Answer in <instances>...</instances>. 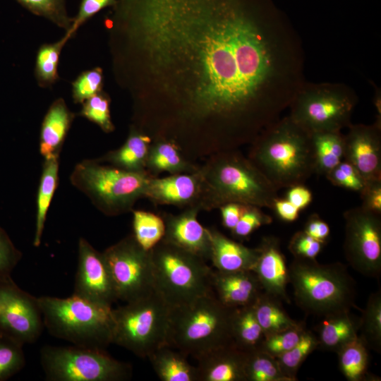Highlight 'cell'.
<instances>
[{
  "mask_svg": "<svg viewBox=\"0 0 381 381\" xmlns=\"http://www.w3.org/2000/svg\"><path fill=\"white\" fill-rule=\"evenodd\" d=\"M315 334L306 329L299 341L290 350L276 357L282 373L291 381L296 380V374L306 358L317 348Z\"/></svg>",
  "mask_w": 381,
  "mask_h": 381,
  "instance_id": "37",
  "label": "cell"
},
{
  "mask_svg": "<svg viewBox=\"0 0 381 381\" xmlns=\"http://www.w3.org/2000/svg\"><path fill=\"white\" fill-rule=\"evenodd\" d=\"M152 141V138L148 134L133 125L120 147L109 151L97 160L128 171L147 172L146 159Z\"/></svg>",
  "mask_w": 381,
  "mask_h": 381,
  "instance_id": "25",
  "label": "cell"
},
{
  "mask_svg": "<svg viewBox=\"0 0 381 381\" xmlns=\"http://www.w3.org/2000/svg\"><path fill=\"white\" fill-rule=\"evenodd\" d=\"M117 0H81L78 13L75 18H73V23L71 29L66 32L72 37L87 20L97 14L101 10L114 6Z\"/></svg>",
  "mask_w": 381,
  "mask_h": 381,
  "instance_id": "47",
  "label": "cell"
},
{
  "mask_svg": "<svg viewBox=\"0 0 381 381\" xmlns=\"http://www.w3.org/2000/svg\"><path fill=\"white\" fill-rule=\"evenodd\" d=\"M272 210L281 219L289 222L296 221L301 211L286 198L279 197L274 200Z\"/></svg>",
  "mask_w": 381,
  "mask_h": 381,
  "instance_id": "52",
  "label": "cell"
},
{
  "mask_svg": "<svg viewBox=\"0 0 381 381\" xmlns=\"http://www.w3.org/2000/svg\"><path fill=\"white\" fill-rule=\"evenodd\" d=\"M111 20L155 88L135 111L187 153L240 147L289 85L295 45L274 0H117Z\"/></svg>",
  "mask_w": 381,
  "mask_h": 381,
  "instance_id": "1",
  "label": "cell"
},
{
  "mask_svg": "<svg viewBox=\"0 0 381 381\" xmlns=\"http://www.w3.org/2000/svg\"><path fill=\"white\" fill-rule=\"evenodd\" d=\"M155 291L171 306L212 291L213 270L206 260L162 240L150 250Z\"/></svg>",
  "mask_w": 381,
  "mask_h": 381,
  "instance_id": "7",
  "label": "cell"
},
{
  "mask_svg": "<svg viewBox=\"0 0 381 381\" xmlns=\"http://www.w3.org/2000/svg\"><path fill=\"white\" fill-rule=\"evenodd\" d=\"M150 176L147 172L128 171L95 159L78 163L71 181L103 214L117 216L132 211L135 202L144 198Z\"/></svg>",
  "mask_w": 381,
  "mask_h": 381,
  "instance_id": "8",
  "label": "cell"
},
{
  "mask_svg": "<svg viewBox=\"0 0 381 381\" xmlns=\"http://www.w3.org/2000/svg\"><path fill=\"white\" fill-rule=\"evenodd\" d=\"M21 258V252L0 226V279L11 276Z\"/></svg>",
  "mask_w": 381,
  "mask_h": 381,
  "instance_id": "46",
  "label": "cell"
},
{
  "mask_svg": "<svg viewBox=\"0 0 381 381\" xmlns=\"http://www.w3.org/2000/svg\"><path fill=\"white\" fill-rule=\"evenodd\" d=\"M272 222V217L265 214L261 207L248 205L235 227L231 230L237 239H247L258 228Z\"/></svg>",
  "mask_w": 381,
  "mask_h": 381,
  "instance_id": "43",
  "label": "cell"
},
{
  "mask_svg": "<svg viewBox=\"0 0 381 381\" xmlns=\"http://www.w3.org/2000/svg\"><path fill=\"white\" fill-rule=\"evenodd\" d=\"M344 250L350 265L361 274L378 278L381 274V214L351 208L344 213Z\"/></svg>",
  "mask_w": 381,
  "mask_h": 381,
  "instance_id": "13",
  "label": "cell"
},
{
  "mask_svg": "<svg viewBox=\"0 0 381 381\" xmlns=\"http://www.w3.org/2000/svg\"><path fill=\"white\" fill-rule=\"evenodd\" d=\"M59 157L44 159L40 181L35 232L33 245L38 247L42 241L47 214L58 183Z\"/></svg>",
  "mask_w": 381,
  "mask_h": 381,
  "instance_id": "31",
  "label": "cell"
},
{
  "mask_svg": "<svg viewBox=\"0 0 381 381\" xmlns=\"http://www.w3.org/2000/svg\"><path fill=\"white\" fill-rule=\"evenodd\" d=\"M103 74L100 68L81 73L72 83V97L75 103L85 100L102 91Z\"/></svg>",
  "mask_w": 381,
  "mask_h": 381,
  "instance_id": "42",
  "label": "cell"
},
{
  "mask_svg": "<svg viewBox=\"0 0 381 381\" xmlns=\"http://www.w3.org/2000/svg\"><path fill=\"white\" fill-rule=\"evenodd\" d=\"M211 253L210 258L215 270L232 272L253 270L256 262L257 248H249L232 240L215 228H208Z\"/></svg>",
  "mask_w": 381,
  "mask_h": 381,
  "instance_id": "22",
  "label": "cell"
},
{
  "mask_svg": "<svg viewBox=\"0 0 381 381\" xmlns=\"http://www.w3.org/2000/svg\"><path fill=\"white\" fill-rule=\"evenodd\" d=\"M358 335L368 348L380 351L381 348V292L373 293L368 298L361 318L359 320Z\"/></svg>",
  "mask_w": 381,
  "mask_h": 381,
  "instance_id": "36",
  "label": "cell"
},
{
  "mask_svg": "<svg viewBox=\"0 0 381 381\" xmlns=\"http://www.w3.org/2000/svg\"><path fill=\"white\" fill-rule=\"evenodd\" d=\"M246 353L233 343L196 359L198 381H246Z\"/></svg>",
  "mask_w": 381,
  "mask_h": 381,
  "instance_id": "21",
  "label": "cell"
},
{
  "mask_svg": "<svg viewBox=\"0 0 381 381\" xmlns=\"http://www.w3.org/2000/svg\"><path fill=\"white\" fill-rule=\"evenodd\" d=\"M248 205L238 202H229L221 206L219 209L221 213L222 225L225 228L232 230Z\"/></svg>",
  "mask_w": 381,
  "mask_h": 381,
  "instance_id": "50",
  "label": "cell"
},
{
  "mask_svg": "<svg viewBox=\"0 0 381 381\" xmlns=\"http://www.w3.org/2000/svg\"><path fill=\"white\" fill-rule=\"evenodd\" d=\"M132 234L138 243L150 250L164 238L165 223L162 215L145 210H132Z\"/></svg>",
  "mask_w": 381,
  "mask_h": 381,
  "instance_id": "33",
  "label": "cell"
},
{
  "mask_svg": "<svg viewBox=\"0 0 381 381\" xmlns=\"http://www.w3.org/2000/svg\"><path fill=\"white\" fill-rule=\"evenodd\" d=\"M258 255L252 271L262 291L282 302L290 303L286 288L289 283V267L277 237L262 238L257 247Z\"/></svg>",
  "mask_w": 381,
  "mask_h": 381,
  "instance_id": "18",
  "label": "cell"
},
{
  "mask_svg": "<svg viewBox=\"0 0 381 381\" xmlns=\"http://www.w3.org/2000/svg\"><path fill=\"white\" fill-rule=\"evenodd\" d=\"M325 244L301 230L293 235L288 248L294 258L315 260Z\"/></svg>",
  "mask_w": 381,
  "mask_h": 381,
  "instance_id": "45",
  "label": "cell"
},
{
  "mask_svg": "<svg viewBox=\"0 0 381 381\" xmlns=\"http://www.w3.org/2000/svg\"><path fill=\"white\" fill-rule=\"evenodd\" d=\"M200 212L199 208L192 207L183 209L176 214H164L165 234L163 240L210 260L211 243L209 230L198 222Z\"/></svg>",
  "mask_w": 381,
  "mask_h": 381,
  "instance_id": "19",
  "label": "cell"
},
{
  "mask_svg": "<svg viewBox=\"0 0 381 381\" xmlns=\"http://www.w3.org/2000/svg\"><path fill=\"white\" fill-rule=\"evenodd\" d=\"M337 353L339 369L348 380L361 381L366 378L368 351L367 345L359 336Z\"/></svg>",
  "mask_w": 381,
  "mask_h": 381,
  "instance_id": "32",
  "label": "cell"
},
{
  "mask_svg": "<svg viewBox=\"0 0 381 381\" xmlns=\"http://www.w3.org/2000/svg\"><path fill=\"white\" fill-rule=\"evenodd\" d=\"M187 357L165 345L153 351L147 358L162 381H198L197 367L190 364Z\"/></svg>",
  "mask_w": 381,
  "mask_h": 381,
  "instance_id": "27",
  "label": "cell"
},
{
  "mask_svg": "<svg viewBox=\"0 0 381 381\" xmlns=\"http://www.w3.org/2000/svg\"><path fill=\"white\" fill-rule=\"evenodd\" d=\"M325 176L333 186L358 193L365 185V181L356 168L344 159Z\"/></svg>",
  "mask_w": 381,
  "mask_h": 381,
  "instance_id": "44",
  "label": "cell"
},
{
  "mask_svg": "<svg viewBox=\"0 0 381 381\" xmlns=\"http://www.w3.org/2000/svg\"><path fill=\"white\" fill-rule=\"evenodd\" d=\"M230 325L231 340L238 349L245 353L259 349L265 337L253 305L231 309Z\"/></svg>",
  "mask_w": 381,
  "mask_h": 381,
  "instance_id": "29",
  "label": "cell"
},
{
  "mask_svg": "<svg viewBox=\"0 0 381 381\" xmlns=\"http://www.w3.org/2000/svg\"><path fill=\"white\" fill-rule=\"evenodd\" d=\"M44 327L74 346L106 349L112 344L113 308L74 294L68 298H37Z\"/></svg>",
  "mask_w": 381,
  "mask_h": 381,
  "instance_id": "5",
  "label": "cell"
},
{
  "mask_svg": "<svg viewBox=\"0 0 381 381\" xmlns=\"http://www.w3.org/2000/svg\"><path fill=\"white\" fill-rule=\"evenodd\" d=\"M360 195L363 209L381 214V180L365 182Z\"/></svg>",
  "mask_w": 381,
  "mask_h": 381,
  "instance_id": "48",
  "label": "cell"
},
{
  "mask_svg": "<svg viewBox=\"0 0 381 381\" xmlns=\"http://www.w3.org/2000/svg\"><path fill=\"white\" fill-rule=\"evenodd\" d=\"M286 199L300 210L305 209L312 202L313 194L303 184H298L288 188Z\"/></svg>",
  "mask_w": 381,
  "mask_h": 381,
  "instance_id": "51",
  "label": "cell"
},
{
  "mask_svg": "<svg viewBox=\"0 0 381 381\" xmlns=\"http://www.w3.org/2000/svg\"><path fill=\"white\" fill-rule=\"evenodd\" d=\"M74 114L62 98L56 99L44 117L40 140V151L44 159L59 157L61 147L71 127Z\"/></svg>",
  "mask_w": 381,
  "mask_h": 381,
  "instance_id": "24",
  "label": "cell"
},
{
  "mask_svg": "<svg viewBox=\"0 0 381 381\" xmlns=\"http://www.w3.org/2000/svg\"><path fill=\"white\" fill-rule=\"evenodd\" d=\"M40 363L48 381H126L132 366L115 359L105 349L47 345Z\"/></svg>",
  "mask_w": 381,
  "mask_h": 381,
  "instance_id": "11",
  "label": "cell"
},
{
  "mask_svg": "<svg viewBox=\"0 0 381 381\" xmlns=\"http://www.w3.org/2000/svg\"><path fill=\"white\" fill-rule=\"evenodd\" d=\"M373 104L376 110V120L375 123L381 125V91L378 87L375 88L373 96Z\"/></svg>",
  "mask_w": 381,
  "mask_h": 381,
  "instance_id": "53",
  "label": "cell"
},
{
  "mask_svg": "<svg viewBox=\"0 0 381 381\" xmlns=\"http://www.w3.org/2000/svg\"><path fill=\"white\" fill-rule=\"evenodd\" d=\"M171 306L155 291L138 300L113 308L112 344L147 358L167 345Z\"/></svg>",
  "mask_w": 381,
  "mask_h": 381,
  "instance_id": "9",
  "label": "cell"
},
{
  "mask_svg": "<svg viewBox=\"0 0 381 381\" xmlns=\"http://www.w3.org/2000/svg\"><path fill=\"white\" fill-rule=\"evenodd\" d=\"M303 231L311 237L324 243H326L330 233L328 224L318 214H313L308 217Z\"/></svg>",
  "mask_w": 381,
  "mask_h": 381,
  "instance_id": "49",
  "label": "cell"
},
{
  "mask_svg": "<svg viewBox=\"0 0 381 381\" xmlns=\"http://www.w3.org/2000/svg\"><path fill=\"white\" fill-rule=\"evenodd\" d=\"M73 294L107 306L119 301L103 253L82 237L78 241V267Z\"/></svg>",
  "mask_w": 381,
  "mask_h": 381,
  "instance_id": "15",
  "label": "cell"
},
{
  "mask_svg": "<svg viewBox=\"0 0 381 381\" xmlns=\"http://www.w3.org/2000/svg\"><path fill=\"white\" fill-rule=\"evenodd\" d=\"M71 38L66 33L60 40L42 44L39 48L35 72L37 82L40 87H50L59 79L58 65L61 52Z\"/></svg>",
  "mask_w": 381,
  "mask_h": 381,
  "instance_id": "34",
  "label": "cell"
},
{
  "mask_svg": "<svg viewBox=\"0 0 381 381\" xmlns=\"http://www.w3.org/2000/svg\"><path fill=\"white\" fill-rule=\"evenodd\" d=\"M144 198L155 205H173L182 209L196 207L200 210L202 179L199 169L161 178L151 176Z\"/></svg>",
  "mask_w": 381,
  "mask_h": 381,
  "instance_id": "17",
  "label": "cell"
},
{
  "mask_svg": "<svg viewBox=\"0 0 381 381\" xmlns=\"http://www.w3.org/2000/svg\"><path fill=\"white\" fill-rule=\"evenodd\" d=\"M201 211L238 202L273 209L278 189L238 149L214 153L200 164Z\"/></svg>",
  "mask_w": 381,
  "mask_h": 381,
  "instance_id": "2",
  "label": "cell"
},
{
  "mask_svg": "<svg viewBox=\"0 0 381 381\" xmlns=\"http://www.w3.org/2000/svg\"><path fill=\"white\" fill-rule=\"evenodd\" d=\"M246 381H291L280 369L275 357L260 349L246 353Z\"/></svg>",
  "mask_w": 381,
  "mask_h": 381,
  "instance_id": "35",
  "label": "cell"
},
{
  "mask_svg": "<svg viewBox=\"0 0 381 381\" xmlns=\"http://www.w3.org/2000/svg\"><path fill=\"white\" fill-rule=\"evenodd\" d=\"M199 167L200 164L186 157L174 142L164 138L152 139L145 164L146 171L150 176L193 173Z\"/></svg>",
  "mask_w": 381,
  "mask_h": 381,
  "instance_id": "23",
  "label": "cell"
},
{
  "mask_svg": "<svg viewBox=\"0 0 381 381\" xmlns=\"http://www.w3.org/2000/svg\"><path fill=\"white\" fill-rule=\"evenodd\" d=\"M289 275L295 301L308 313L323 318L355 306L356 283L341 262L294 258Z\"/></svg>",
  "mask_w": 381,
  "mask_h": 381,
  "instance_id": "6",
  "label": "cell"
},
{
  "mask_svg": "<svg viewBox=\"0 0 381 381\" xmlns=\"http://www.w3.org/2000/svg\"><path fill=\"white\" fill-rule=\"evenodd\" d=\"M306 329L301 323L296 327L265 336L259 349L276 358L292 349L299 341Z\"/></svg>",
  "mask_w": 381,
  "mask_h": 381,
  "instance_id": "41",
  "label": "cell"
},
{
  "mask_svg": "<svg viewBox=\"0 0 381 381\" xmlns=\"http://www.w3.org/2000/svg\"><path fill=\"white\" fill-rule=\"evenodd\" d=\"M32 13L43 17L68 32L73 18L67 12L66 0H16Z\"/></svg>",
  "mask_w": 381,
  "mask_h": 381,
  "instance_id": "38",
  "label": "cell"
},
{
  "mask_svg": "<svg viewBox=\"0 0 381 381\" xmlns=\"http://www.w3.org/2000/svg\"><path fill=\"white\" fill-rule=\"evenodd\" d=\"M318 327V347L337 352L358 337L359 320H355L350 311L322 318Z\"/></svg>",
  "mask_w": 381,
  "mask_h": 381,
  "instance_id": "26",
  "label": "cell"
},
{
  "mask_svg": "<svg viewBox=\"0 0 381 381\" xmlns=\"http://www.w3.org/2000/svg\"><path fill=\"white\" fill-rule=\"evenodd\" d=\"M250 145L248 157L278 190L304 184L314 173L310 133L289 115L266 127Z\"/></svg>",
  "mask_w": 381,
  "mask_h": 381,
  "instance_id": "3",
  "label": "cell"
},
{
  "mask_svg": "<svg viewBox=\"0 0 381 381\" xmlns=\"http://www.w3.org/2000/svg\"><path fill=\"white\" fill-rule=\"evenodd\" d=\"M345 135L344 160L365 182L381 180V125L351 124Z\"/></svg>",
  "mask_w": 381,
  "mask_h": 381,
  "instance_id": "16",
  "label": "cell"
},
{
  "mask_svg": "<svg viewBox=\"0 0 381 381\" xmlns=\"http://www.w3.org/2000/svg\"><path fill=\"white\" fill-rule=\"evenodd\" d=\"M357 102L355 91L343 83L305 82L289 107V116L310 133L341 131L351 124Z\"/></svg>",
  "mask_w": 381,
  "mask_h": 381,
  "instance_id": "10",
  "label": "cell"
},
{
  "mask_svg": "<svg viewBox=\"0 0 381 381\" xmlns=\"http://www.w3.org/2000/svg\"><path fill=\"white\" fill-rule=\"evenodd\" d=\"M110 99L102 91L83 103L80 115L96 123L105 133H111L114 126L110 115Z\"/></svg>",
  "mask_w": 381,
  "mask_h": 381,
  "instance_id": "40",
  "label": "cell"
},
{
  "mask_svg": "<svg viewBox=\"0 0 381 381\" xmlns=\"http://www.w3.org/2000/svg\"><path fill=\"white\" fill-rule=\"evenodd\" d=\"M118 299L125 303L145 297L155 289L150 250L130 234L102 252Z\"/></svg>",
  "mask_w": 381,
  "mask_h": 381,
  "instance_id": "12",
  "label": "cell"
},
{
  "mask_svg": "<svg viewBox=\"0 0 381 381\" xmlns=\"http://www.w3.org/2000/svg\"><path fill=\"white\" fill-rule=\"evenodd\" d=\"M25 365L23 346L0 336V381H4L18 372Z\"/></svg>",
  "mask_w": 381,
  "mask_h": 381,
  "instance_id": "39",
  "label": "cell"
},
{
  "mask_svg": "<svg viewBox=\"0 0 381 381\" xmlns=\"http://www.w3.org/2000/svg\"><path fill=\"white\" fill-rule=\"evenodd\" d=\"M264 337L299 325L282 306V302L262 291L253 305Z\"/></svg>",
  "mask_w": 381,
  "mask_h": 381,
  "instance_id": "30",
  "label": "cell"
},
{
  "mask_svg": "<svg viewBox=\"0 0 381 381\" xmlns=\"http://www.w3.org/2000/svg\"><path fill=\"white\" fill-rule=\"evenodd\" d=\"M212 291L230 309L253 305L263 291L251 270L222 272L215 270L212 274Z\"/></svg>",
  "mask_w": 381,
  "mask_h": 381,
  "instance_id": "20",
  "label": "cell"
},
{
  "mask_svg": "<svg viewBox=\"0 0 381 381\" xmlns=\"http://www.w3.org/2000/svg\"><path fill=\"white\" fill-rule=\"evenodd\" d=\"M231 309L224 306L212 291L194 301L171 308L167 345L198 359L230 344Z\"/></svg>",
  "mask_w": 381,
  "mask_h": 381,
  "instance_id": "4",
  "label": "cell"
},
{
  "mask_svg": "<svg viewBox=\"0 0 381 381\" xmlns=\"http://www.w3.org/2000/svg\"><path fill=\"white\" fill-rule=\"evenodd\" d=\"M314 173L326 176L344 159L345 135L341 131H317L310 133Z\"/></svg>",
  "mask_w": 381,
  "mask_h": 381,
  "instance_id": "28",
  "label": "cell"
},
{
  "mask_svg": "<svg viewBox=\"0 0 381 381\" xmlns=\"http://www.w3.org/2000/svg\"><path fill=\"white\" fill-rule=\"evenodd\" d=\"M44 325L37 298L20 289L11 276L0 279V336L18 344H32Z\"/></svg>",
  "mask_w": 381,
  "mask_h": 381,
  "instance_id": "14",
  "label": "cell"
}]
</instances>
